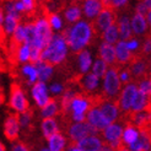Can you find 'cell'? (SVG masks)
Returning <instances> with one entry per match:
<instances>
[{"mask_svg":"<svg viewBox=\"0 0 151 151\" xmlns=\"http://www.w3.org/2000/svg\"><path fill=\"white\" fill-rule=\"evenodd\" d=\"M69 49L64 35H53L47 47L42 50V60L52 65H59L66 59Z\"/></svg>","mask_w":151,"mask_h":151,"instance_id":"obj_2","label":"cell"},{"mask_svg":"<svg viewBox=\"0 0 151 151\" xmlns=\"http://www.w3.org/2000/svg\"><path fill=\"white\" fill-rule=\"evenodd\" d=\"M49 91L53 95H63V92L65 91V88H64V86L62 84H59V82H54V84H52L49 86Z\"/></svg>","mask_w":151,"mask_h":151,"instance_id":"obj_46","label":"cell"},{"mask_svg":"<svg viewBox=\"0 0 151 151\" xmlns=\"http://www.w3.org/2000/svg\"><path fill=\"white\" fill-rule=\"evenodd\" d=\"M99 54L100 58H102L108 65H114L117 63V57H116V46L112 43L102 42L99 47Z\"/></svg>","mask_w":151,"mask_h":151,"instance_id":"obj_18","label":"cell"},{"mask_svg":"<svg viewBox=\"0 0 151 151\" xmlns=\"http://www.w3.org/2000/svg\"><path fill=\"white\" fill-rule=\"evenodd\" d=\"M146 20H147L149 26H150V28H151V10H149V11L146 12Z\"/></svg>","mask_w":151,"mask_h":151,"instance_id":"obj_56","label":"cell"},{"mask_svg":"<svg viewBox=\"0 0 151 151\" xmlns=\"http://www.w3.org/2000/svg\"><path fill=\"white\" fill-rule=\"evenodd\" d=\"M58 113H59V104L54 100H49L41 108V116H42V118H54Z\"/></svg>","mask_w":151,"mask_h":151,"instance_id":"obj_35","label":"cell"},{"mask_svg":"<svg viewBox=\"0 0 151 151\" xmlns=\"http://www.w3.org/2000/svg\"><path fill=\"white\" fill-rule=\"evenodd\" d=\"M150 104H151V97H149L144 92L138 91L137 96L134 99L133 106H132V112L134 113V112H141V111L149 109Z\"/></svg>","mask_w":151,"mask_h":151,"instance_id":"obj_25","label":"cell"},{"mask_svg":"<svg viewBox=\"0 0 151 151\" xmlns=\"http://www.w3.org/2000/svg\"><path fill=\"white\" fill-rule=\"evenodd\" d=\"M64 36L68 44H69V48L73 52L78 53L85 49L91 42L93 36V26L88 21L79 20L66 29L64 32Z\"/></svg>","mask_w":151,"mask_h":151,"instance_id":"obj_1","label":"cell"},{"mask_svg":"<svg viewBox=\"0 0 151 151\" xmlns=\"http://www.w3.org/2000/svg\"><path fill=\"white\" fill-rule=\"evenodd\" d=\"M49 87L47 86V84L44 81H37L32 85V88H31V96L35 101V103L40 108H42L44 104H46L49 100Z\"/></svg>","mask_w":151,"mask_h":151,"instance_id":"obj_9","label":"cell"},{"mask_svg":"<svg viewBox=\"0 0 151 151\" xmlns=\"http://www.w3.org/2000/svg\"><path fill=\"white\" fill-rule=\"evenodd\" d=\"M142 1H144V4L146 5L147 9L151 10V0H142Z\"/></svg>","mask_w":151,"mask_h":151,"instance_id":"obj_58","label":"cell"},{"mask_svg":"<svg viewBox=\"0 0 151 151\" xmlns=\"http://www.w3.org/2000/svg\"><path fill=\"white\" fill-rule=\"evenodd\" d=\"M37 66V71H38V80L40 81H44L47 82L52 76H53V73H54V65H52L44 60H38V62L35 63Z\"/></svg>","mask_w":151,"mask_h":151,"instance_id":"obj_24","label":"cell"},{"mask_svg":"<svg viewBox=\"0 0 151 151\" xmlns=\"http://www.w3.org/2000/svg\"><path fill=\"white\" fill-rule=\"evenodd\" d=\"M5 11L4 10H0V43H1L5 38V32H4V27H3V24H4V19H5Z\"/></svg>","mask_w":151,"mask_h":151,"instance_id":"obj_49","label":"cell"},{"mask_svg":"<svg viewBox=\"0 0 151 151\" xmlns=\"http://www.w3.org/2000/svg\"><path fill=\"white\" fill-rule=\"evenodd\" d=\"M102 87H103V93L108 97V99H114V97L119 96L120 91H122V84L119 78V71L117 70L116 66L108 68V70L106 71L104 76L102 78Z\"/></svg>","mask_w":151,"mask_h":151,"instance_id":"obj_3","label":"cell"},{"mask_svg":"<svg viewBox=\"0 0 151 151\" xmlns=\"http://www.w3.org/2000/svg\"><path fill=\"white\" fill-rule=\"evenodd\" d=\"M130 151H149L151 150V137L146 129H141L138 140L128 146Z\"/></svg>","mask_w":151,"mask_h":151,"instance_id":"obj_19","label":"cell"},{"mask_svg":"<svg viewBox=\"0 0 151 151\" xmlns=\"http://www.w3.org/2000/svg\"><path fill=\"white\" fill-rule=\"evenodd\" d=\"M33 24H35V29H36V38L32 46H36L43 50L53 37V32H52L53 28L50 27L48 19L46 17H40Z\"/></svg>","mask_w":151,"mask_h":151,"instance_id":"obj_4","label":"cell"},{"mask_svg":"<svg viewBox=\"0 0 151 151\" xmlns=\"http://www.w3.org/2000/svg\"><path fill=\"white\" fill-rule=\"evenodd\" d=\"M117 26L119 29V36L120 40L128 41L129 38L133 37V28H132V22H130V17L127 16V15H122L117 19Z\"/></svg>","mask_w":151,"mask_h":151,"instance_id":"obj_21","label":"cell"},{"mask_svg":"<svg viewBox=\"0 0 151 151\" xmlns=\"http://www.w3.org/2000/svg\"><path fill=\"white\" fill-rule=\"evenodd\" d=\"M107 70H108V64L106 63L102 58L96 59L93 62V64H92V68H91V71L95 75H97L100 79H102L104 76V74H106Z\"/></svg>","mask_w":151,"mask_h":151,"instance_id":"obj_37","label":"cell"},{"mask_svg":"<svg viewBox=\"0 0 151 151\" xmlns=\"http://www.w3.org/2000/svg\"><path fill=\"white\" fill-rule=\"evenodd\" d=\"M47 19H48V22H49L50 27L54 29V31H60V29L63 28V20L60 19L59 15H57V14H49Z\"/></svg>","mask_w":151,"mask_h":151,"instance_id":"obj_42","label":"cell"},{"mask_svg":"<svg viewBox=\"0 0 151 151\" xmlns=\"http://www.w3.org/2000/svg\"><path fill=\"white\" fill-rule=\"evenodd\" d=\"M12 151H27V146L25 144H22V142H17V144H15L12 147Z\"/></svg>","mask_w":151,"mask_h":151,"instance_id":"obj_55","label":"cell"},{"mask_svg":"<svg viewBox=\"0 0 151 151\" xmlns=\"http://www.w3.org/2000/svg\"><path fill=\"white\" fill-rule=\"evenodd\" d=\"M102 1L104 6L112 7V9H122L129 3V0H102Z\"/></svg>","mask_w":151,"mask_h":151,"instance_id":"obj_43","label":"cell"},{"mask_svg":"<svg viewBox=\"0 0 151 151\" xmlns=\"http://www.w3.org/2000/svg\"><path fill=\"white\" fill-rule=\"evenodd\" d=\"M138 91H139L138 85L132 84V82L125 84V86L122 88V91L119 93V100H118L120 111L132 112V106H133L134 99H135V96H137Z\"/></svg>","mask_w":151,"mask_h":151,"instance_id":"obj_8","label":"cell"},{"mask_svg":"<svg viewBox=\"0 0 151 151\" xmlns=\"http://www.w3.org/2000/svg\"><path fill=\"white\" fill-rule=\"evenodd\" d=\"M149 11V9L146 7V5L144 4V1H139L138 4H137V6H135V12H139V14H144V15H146V12Z\"/></svg>","mask_w":151,"mask_h":151,"instance_id":"obj_53","label":"cell"},{"mask_svg":"<svg viewBox=\"0 0 151 151\" xmlns=\"http://www.w3.org/2000/svg\"><path fill=\"white\" fill-rule=\"evenodd\" d=\"M86 122H88L91 125L97 128L100 132L103 130L108 124H111L108 120L104 118V116L102 114V112H101L99 106H96V107H91L87 111V113H86Z\"/></svg>","mask_w":151,"mask_h":151,"instance_id":"obj_11","label":"cell"},{"mask_svg":"<svg viewBox=\"0 0 151 151\" xmlns=\"http://www.w3.org/2000/svg\"><path fill=\"white\" fill-rule=\"evenodd\" d=\"M71 120H73V122H85V120H86V113H75V112H71Z\"/></svg>","mask_w":151,"mask_h":151,"instance_id":"obj_52","label":"cell"},{"mask_svg":"<svg viewBox=\"0 0 151 151\" xmlns=\"http://www.w3.org/2000/svg\"><path fill=\"white\" fill-rule=\"evenodd\" d=\"M41 129H42L43 137L48 139L53 134L59 132V125L54 118H44L41 123Z\"/></svg>","mask_w":151,"mask_h":151,"instance_id":"obj_29","label":"cell"},{"mask_svg":"<svg viewBox=\"0 0 151 151\" xmlns=\"http://www.w3.org/2000/svg\"><path fill=\"white\" fill-rule=\"evenodd\" d=\"M25 5V12L31 14L36 9V0H21Z\"/></svg>","mask_w":151,"mask_h":151,"instance_id":"obj_48","label":"cell"},{"mask_svg":"<svg viewBox=\"0 0 151 151\" xmlns=\"http://www.w3.org/2000/svg\"><path fill=\"white\" fill-rule=\"evenodd\" d=\"M16 60L19 63H28L31 62V44L28 43H21L19 46H16Z\"/></svg>","mask_w":151,"mask_h":151,"instance_id":"obj_30","label":"cell"},{"mask_svg":"<svg viewBox=\"0 0 151 151\" xmlns=\"http://www.w3.org/2000/svg\"><path fill=\"white\" fill-rule=\"evenodd\" d=\"M142 53H144L145 55H150L151 54V36L147 37L145 40L144 44H142Z\"/></svg>","mask_w":151,"mask_h":151,"instance_id":"obj_51","label":"cell"},{"mask_svg":"<svg viewBox=\"0 0 151 151\" xmlns=\"http://www.w3.org/2000/svg\"><path fill=\"white\" fill-rule=\"evenodd\" d=\"M81 15H82V7L79 6L78 4L69 5L64 11V17L68 22H70V24L78 22L81 19Z\"/></svg>","mask_w":151,"mask_h":151,"instance_id":"obj_32","label":"cell"},{"mask_svg":"<svg viewBox=\"0 0 151 151\" xmlns=\"http://www.w3.org/2000/svg\"><path fill=\"white\" fill-rule=\"evenodd\" d=\"M123 125L117 122H113L108 124L107 127L102 130L103 139L107 144L111 146L112 150H119L123 146L122 141V134H123Z\"/></svg>","mask_w":151,"mask_h":151,"instance_id":"obj_5","label":"cell"},{"mask_svg":"<svg viewBox=\"0 0 151 151\" xmlns=\"http://www.w3.org/2000/svg\"><path fill=\"white\" fill-rule=\"evenodd\" d=\"M99 129L91 125L88 122H74L69 128H68V135L69 139L74 142H76L81 139H84L88 135H97Z\"/></svg>","mask_w":151,"mask_h":151,"instance_id":"obj_6","label":"cell"},{"mask_svg":"<svg viewBox=\"0 0 151 151\" xmlns=\"http://www.w3.org/2000/svg\"><path fill=\"white\" fill-rule=\"evenodd\" d=\"M102 38L104 42L107 43H112V44H116L119 40H120V36H119V29L117 26V22L114 25L109 26L108 28H106L104 31L102 32Z\"/></svg>","mask_w":151,"mask_h":151,"instance_id":"obj_34","label":"cell"},{"mask_svg":"<svg viewBox=\"0 0 151 151\" xmlns=\"http://www.w3.org/2000/svg\"><path fill=\"white\" fill-rule=\"evenodd\" d=\"M116 57H117V63L119 64H127L130 63L133 60V52L128 48L127 41L119 40L116 44Z\"/></svg>","mask_w":151,"mask_h":151,"instance_id":"obj_17","label":"cell"},{"mask_svg":"<svg viewBox=\"0 0 151 151\" xmlns=\"http://www.w3.org/2000/svg\"><path fill=\"white\" fill-rule=\"evenodd\" d=\"M20 24V15H14V14H5L4 19V32L6 36H12L15 29Z\"/></svg>","mask_w":151,"mask_h":151,"instance_id":"obj_28","label":"cell"},{"mask_svg":"<svg viewBox=\"0 0 151 151\" xmlns=\"http://www.w3.org/2000/svg\"><path fill=\"white\" fill-rule=\"evenodd\" d=\"M104 7L102 0H84L82 3V15L87 20H95Z\"/></svg>","mask_w":151,"mask_h":151,"instance_id":"obj_12","label":"cell"},{"mask_svg":"<svg viewBox=\"0 0 151 151\" xmlns=\"http://www.w3.org/2000/svg\"><path fill=\"white\" fill-rule=\"evenodd\" d=\"M132 66H130V73L134 78H144L146 74V63L141 59H137V60H132Z\"/></svg>","mask_w":151,"mask_h":151,"instance_id":"obj_36","label":"cell"},{"mask_svg":"<svg viewBox=\"0 0 151 151\" xmlns=\"http://www.w3.org/2000/svg\"><path fill=\"white\" fill-rule=\"evenodd\" d=\"M91 107V100H88L87 97L82 95H75L70 103V113H87V111Z\"/></svg>","mask_w":151,"mask_h":151,"instance_id":"obj_22","label":"cell"},{"mask_svg":"<svg viewBox=\"0 0 151 151\" xmlns=\"http://www.w3.org/2000/svg\"><path fill=\"white\" fill-rule=\"evenodd\" d=\"M127 46H128V48H129L132 52H137L140 48V42H139V40L132 37V38H129L127 41Z\"/></svg>","mask_w":151,"mask_h":151,"instance_id":"obj_47","label":"cell"},{"mask_svg":"<svg viewBox=\"0 0 151 151\" xmlns=\"http://www.w3.org/2000/svg\"><path fill=\"white\" fill-rule=\"evenodd\" d=\"M48 150L49 151H62L66 147V138L62 133H55L48 139Z\"/></svg>","mask_w":151,"mask_h":151,"instance_id":"obj_26","label":"cell"},{"mask_svg":"<svg viewBox=\"0 0 151 151\" xmlns=\"http://www.w3.org/2000/svg\"><path fill=\"white\" fill-rule=\"evenodd\" d=\"M130 76H132V73L129 70H122L119 71V78H120V81L123 84H128L130 81Z\"/></svg>","mask_w":151,"mask_h":151,"instance_id":"obj_50","label":"cell"},{"mask_svg":"<svg viewBox=\"0 0 151 151\" xmlns=\"http://www.w3.org/2000/svg\"><path fill=\"white\" fill-rule=\"evenodd\" d=\"M113 10L114 9L108 7V6H104L102 9V11L99 14V16L95 19V27L97 31L103 32L106 28H108L109 26L116 24L117 17H116V14Z\"/></svg>","mask_w":151,"mask_h":151,"instance_id":"obj_10","label":"cell"},{"mask_svg":"<svg viewBox=\"0 0 151 151\" xmlns=\"http://www.w3.org/2000/svg\"><path fill=\"white\" fill-rule=\"evenodd\" d=\"M36 38V29H35V24L32 22H28L25 24V42L28 44H33Z\"/></svg>","mask_w":151,"mask_h":151,"instance_id":"obj_40","label":"cell"},{"mask_svg":"<svg viewBox=\"0 0 151 151\" xmlns=\"http://www.w3.org/2000/svg\"><path fill=\"white\" fill-rule=\"evenodd\" d=\"M138 88H139V91L144 92L145 95H147L149 97H151V79H150V78L142 79V80L139 82Z\"/></svg>","mask_w":151,"mask_h":151,"instance_id":"obj_44","label":"cell"},{"mask_svg":"<svg viewBox=\"0 0 151 151\" xmlns=\"http://www.w3.org/2000/svg\"><path fill=\"white\" fill-rule=\"evenodd\" d=\"M41 59H42V49L36 46H31V63H36Z\"/></svg>","mask_w":151,"mask_h":151,"instance_id":"obj_45","label":"cell"},{"mask_svg":"<svg viewBox=\"0 0 151 151\" xmlns=\"http://www.w3.org/2000/svg\"><path fill=\"white\" fill-rule=\"evenodd\" d=\"M22 75L27 78L28 85H33L35 82L38 81V71H37V66L35 63H25L21 68Z\"/></svg>","mask_w":151,"mask_h":151,"instance_id":"obj_31","label":"cell"},{"mask_svg":"<svg viewBox=\"0 0 151 151\" xmlns=\"http://www.w3.org/2000/svg\"><path fill=\"white\" fill-rule=\"evenodd\" d=\"M5 150V146H4V144L1 141H0V151H4Z\"/></svg>","mask_w":151,"mask_h":151,"instance_id":"obj_59","label":"cell"},{"mask_svg":"<svg viewBox=\"0 0 151 151\" xmlns=\"http://www.w3.org/2000/svg\"><path fill=\"white\" fill-rule=\"evenodd\" d=\"M21 43H25V24H19V26L12 33V44L14 47L19 46Z\"/></svg>","mask_w":151,"mask_h":151,"instance_id":"obj_38","label":"cell"},{"mask_svg":"<svg viewBox=\"0 0 151 151\" xmlns=\"http://www.w3.org/2000/svg\"><path fill=\"white\" fill-rule=\"evenodd\" d=\"M99 107L102 112V114L104 116V118L108 120L109 123L117 122V119L119 118V104L112 101H103L99 104Z\"/></svg>","mask_w":151,"mask_h":151,"instance_id":"obj_15","label":"cell"},{"mask_svg":"<svg viewBox=\"0 0 151 151\" xmlns=\"http://www.w3.org/2000/svg\"><path fill=\"white\" fill-rule=\"evenodd\" d=\"M75 93L74 91H71V90H65V91L63 92V96H62V109L64 112H70V103L73 101V99L75 97Z\"/></svg>","mask_w":151,"mask_h":151,"instance_id":"obj_39","label":"cell"},{"mask_svg":"<svg viewBox=\"0 0 151 151\" xmlns=\"http://www.w3.org/2000/svg\"><path fill=\"white\" fill-rule=\"evenodd\" d=\"M14 4H15V9H16L20 14L25 12V5H24V3H22L21 0H14Z\"/></svg>","mask_w":151,"mask_h":151,"instance_id":"obj_54","label":"cell"},{"mask_svg":"<svg viewBox=\"0 0 151 151\" xmlns=\"http://www.w3.org/2000/svg\"><path fill=\"white\" fill-rule=\"evenodd\" d=\"M20 123H19V117L15 114L7 116L5 122H4V134L9 140H16L20 133Z\"/></svg>","mask_w":151,"mask_h":151,"instance_id":"obj_13","label":"cell"},{"mask_svg":"<svg viewBox=\"0 0 151 151\" xmlns=\"http://www.w3.org/2000/svg\"><path fill=\"white\" fill-rule=\"evenodd\" d=\"M132 28H133V33L135 36H142L145 35L149 31V22L146 20V15L144 14H139V12H135L132 19Z\"/></svg>","mask_w":151,"mask_h":151,"instance_id":"obj_16","label":"cell"},{"mask_svg":"<svg viewBox=\"0 0 151 151\" xmlns=\"http://www.w3.org/2000/svg\"><path fill=\"white\" fill-rule=\"evenodd\" d=\"M9 106H10V108L16 113H22V112L28 111V100L24 92V90L17 84L11 85Z\"/></svg>","mask_w":151,"mask_h":151,"instance_id":"obj_7","label":"cell"},{"mask_svg":"<svg viewBox=\"0 0 151 151\" xmlns=\"http://www.w3.org/2000/svg\"><path fill=\"white\" fill-rule=\"evenodd\" d=\"M31 122H32V113L29 111L19 113V123H20V127L22 128V129H27V128H29Z\"/></svg>","mask_w":151,"mask_h":151,"instance_id":"obj_41","label":"cell"},{"mask_svg":"<svg viewBox=\"0 0 151 151\" xmlns=\"http://www.w3.org/2000/svg\"><path fill=\"white\" fill-rule=\"evenodd\" d=\"M93 64V58L92 54L87 49H82L78 52V69L80 74H86L91 70Z\"/></svg>","mask_w":151,"mask_h":151,"instance_id":"obj_20","label":"cell"},{"mask_svg":"<svg viewBox=\"0 0 151 151\" xmlns=\"http://www.w3.org/2000/svg\"><path fill=\"white\" fill-rule=\"evenodd\" d=\"M139 135H140L139 127H137L135 124H128L123 129V134H122L123 145H125L127 147L129 145H132L133 142H135L138 140Z\"/></svg>","mask_w":151,"mask_h":151,"instance_id":"obj_23","label":"cell"},{"mask_svg":"<svg viewBox=\"0 0 151 151\" xmlns=\"http://www.w3.org/2000/svg\"><path fill=\"white\" fill-rule=\"evenodd\" d=\"M150 73H151V64H150Z\"/></svg>","mask_w":151,"mask_h":151,"instance_id":"obj_60","label":"cell"},{"mask_svg":"<svg viewBox=\"0 0 151 151\" xmlns=\"http://www.w3.org/2000/svg\"><path fill=\"white\" fill-rule=\"evenodd\" d=\"M79 151H102L103 141L97 135H88V137L76 141Z\"/></svg>","mask_w":151,"mask_h":151,"instance_id":"obj_14","label":"cell"},{"mask_svg":"<svg viewBox=\"0 0 151 151\" xmlns=\"http://www.w3.org/2000/svg\"><path fill=\"white\" fill-rule=\"evenodd\" d=\"M81 84H82V87H84L85 91L93 92L100 86V78L97 76V75H95L92 71L91 73L88 71V73L84 74V78H82V80H81Z\"/></svg>","mask_w":151,"mask_h":151,"instance_id":"obj_27","label":"cell"},{"mask_svg":"<svg viewBox=\"0 0 151 151\" xmlns=\"http://www.w3.org/2000/svg\"><path fill=\"white\" fill-rule=\"evenodd\" d=\"M132 120H133V124H135L137 127L144 128L146 124L151 123V111L145 109L141 112H134Z\"/></svg>","mask_w":151,"mask_h":151,"instance_id":"obj_33","label":"cell"},{"mask_svg":"<svg viewBox=\"0 0 151 151\" xmlns=\"http://www.w3.org/2000/svg\"><path fill=\"white\" fill-rule=\"evenodd\" d=\"M4 101H5V96H4V92L0 90V106H1L3 103H4Z\"/></svg>","mask_w":151,"mask_h":151,"instance_id":"obj_57","label":"cell"}]
</instances>
